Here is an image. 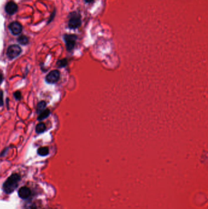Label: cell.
Masks as SVG:
<instances>
[{
    "instance_id": "obj_16",
    "label": "cell",
    "mask_w": 208,
    "mask_h": 209,
    "mask_svg": "<svg viewBox=\"0 0 208 209\" xmlns=\"http://www.w3.org/2000/svg\"><path fill=\"white\" fill-rule=\"evenodd\" d=\"M59 67H64L65 66V65L66 64V61L65 60H61L59 61Z\"/></svg>"
},
{
    "instance_id": "obj_18",
    "label": "cell",
    "mask_w": 208,
    "mask_h": 209,
    "mask_svg": "<svg viewBox=\"0 0 208 209\" xmlns=\"http://www.w3.org/2000/svg\"><path fill=\"white\" fill-rule=\"evenodd\" d=\"M84 1L86 2V3H91V2H92L94 0H84Z\"/></svg>"
},
{
    "instance_id": "obj_17",
    "label": "cell",
    "mask_w": 208,
    "mask_h": 209,
    "mask_svg": "<svg viewBox=\"0 0 208 209\" xmlns=\"http://www.w3.org/2000/svg\"><path fill=\"white\" fill-rule=\"evenodd\" d=\"M3 80V74L1 73H0V84L2 83Z\"/></svg>"
},
{
    "instance_id": "obj_14",
    "label": "cell",
    "mask_w": 208,
    "mask_h": 209,
    "mask_svg": "<svg viewBox=\"0 0 208 209\" xmlns=\"http://www.w3.org/2000/svg\"><path fill=\"white\" fill-rule=\"evenodd\" d=\"M14 97H15V98L16 100H20L21 98V95L20 92H19V91L15 92V93H14Z\"/></svg>"
},
{
    "instance_id": "obj_9",
    "label": "cell",
    "mask_w": 208,
    "mask_h": 209,
    "mask_svg": "<svg viewBox=\"0 0 208 209\" xmlns=\"http://www.w3.org/2000/svg\"><path fill=\"white\" fill-rule=\"evenodd\" d=\"M37 154L40 156H46L49 154V149L46 147H40L37 150Z\"/></svg>"
},
{
    "instance_id": "obj_1",
    "label": "cell",
    "mask_w": 208,
    "mask_h": 209,
    "mask_svg": "<svg viewBox=\"0 0 208 209\" xmlns=\"http://www.w3.org/2000/svg\"><path fill=\"white\" fill-rule=\"evenodd\" d=\"M20 181V176L18 174H14L8 178L4 183L3 191L7 194H11L19 186Z\"/></svg>"
},
{
    "instance_id": "obj_4",
    "label": "cell",
    "mask_w": 208,
    "mask_h": 209,
    "mask_svg": "<svg viewBox=\"0 0 208 209\" xmlns=\"http://www.w3.org/2000/svg\"><path fill=\"white\" fill-rule=\"evenodd\" d=\"M60 73L58 70H52L49 72L46 77V81L50 84H54L59 78Z\"/></svg>"
},
{
    "instance_id": "obj_5",
    "label": "cell",
    "mask_w": 208,
    "mask_h": 209,
    "mask_svg": "<svg viewBox=\"0 0 208 209\" xmlns=\"http://www.w3.org/2000/svg\"><path fill=\"white\" fill-rule=\"evenodd\" d=\"M9 29L14 35H19L22 31V25L18 22H14L9 25Z\"/></svg>"
},
{
    "instance_id": "obj_11",
    "label": "cell",
    "mask_w": 208,
    "mask_h": 209,
    "mask_svg": "<svg viewBox=\"0 0 208 209\" xmlns=\"http://www.w3.org/2000/svg\"><path fill=\"white\" fill-rule=\"evenodd\" d=\"M36 131L38 133H43L45 129H46V127L44 123H39L36 126Z\"/></svg>"
},
{
    "instance_id": "obj_13",
    "label": "cell",
    "mask_w": 208,
    "mask_h": 209,
    "mask_svg": "<svg viewBox=\"0 0 208 209\" xmlns=\"http://www.w3.org/2000/svg\"><path fill=\"white\" fill-rule=\"evenodd\" d=\"M18 42L21 45H26L28 43L29 40L27 37L24 36H21L19 37Z\"/></svg>"
},
{
    "instance_id": "obj_15",
    "label": "cell",
    "mask_w": 208,
    "mask_h": 209,
    "mask_svg": "<svg viewBox=\"0 0 208 209\" xmlns=\"http://www.w3.org/2000/svg\"><path fill=\"white\" fill-rule=\"evenodd\" d=\"M3 105V93L0 90V106Z\"/></svg>"
},
{
    "instance_id": "obj_8",
    "label": "cell",
    "mask_w": 208,
    "mask_h": 209,
    "mask_svg": "<svg viewBox=\"0 0 208 209\" xmlns=\"http://www.w3.org/2000/svg\"><path fill=\"white\" fill-rule=\"evenodd\" d=\"M18 194L20 198L21 199H25L28 198L31 195V190L29 188L26 187H23L19 190Z\"/></svg>"
},
{
    "instance_id": "obj_6",
    "label": "cell",
    "mask_w": 208,
    "mask_h": 209,
    "mask_svg": "<svg viewBox=\"0 0 208 209\" xmlns=\"http://www.w3.org/2000/svg\"><path fill=\"white\" fill-rule=\"evenodd\" d=\"M64 39L66 42V48H67L68 50L70 51L75 45L76 37L74 35H65Z\"/></svg>"
},
{
    "instance_id": "obj_2",
    "label": "cell",
    "mask_w": 208,
    "mask_h": 209,
    "mask_svg": "<svg viewBox=\"0 0 208 209\" xmlns=\"http://www.w3.org/2000/svg\"><path fill=\"white\" fill-rule=\"evenodd\" d=\"M21 52V48L17 45H12L7 50V55L11 59L17 57Z\"/></svg>"
},
{
    "instance_id": "obj_12",
    "label": "cell",
    "mask_w": 208,
    "mask_h": 209,
    "mask_svg": "<svg viewBox=\"0 0 208 209\" xmlns=\"http://www.w3.org/2000/svg\"><path fill=\"white\" fill-rule=\"evenodd\" d=\"M46 103L44 101H41V102H39L37 105V112L41 113V111H43L45 109V108L46 107Z\"/></svg>"
},
{
    "instance_id": "obj_7",
    "label": "cell",
    "mask_w": 208,
    "mask_h": 209,
    "mask_svg": "<svg viewBox=\"0 0 208 209\" xmlns=\"http://www.w3.org/2000/svg\"><path fill=\"white\" fill-rule=\"evenodd\" d=\"M18 9V6L14 2L9 1L8 2L5 6L6 12L10 15H12L15 13Z\"/></svg>"
},
{
    "instance_id": "obj_3",
    "label": "cell",
    "mask_w": 208,
    "mask_h": 209,
    "mask_svg": "<svg viewBox=\"0 0 208 209\" xmlns=\"http://www.w3.org/2000/svg\"><path fill=\"white\" fill-rule=\"evenodd\" d=\"M81 24V20L79 16L74 14L71 16L69 22V27L71 29H76L79 27Z\"/></svg>"
},
{
    "instance_id": "obj_10",
    "label": "cell",
    "mask_w": 208,
    "mask_h": 209,
    "mask_svg": "<svg viewBox=\"0 0 208 209\" xmlns=\"http://www.w3.org/2000/svg\"><path fill=\"white\" fill-rule=\"evenodd\" d=\"M49 114H50V111H49V110L46 109V110H44L43 111H41L39 115V116L38 117V120L39 121H41V120H43L46 118H48V117L49 116Z\"/></svg>"
}]
</instances>
